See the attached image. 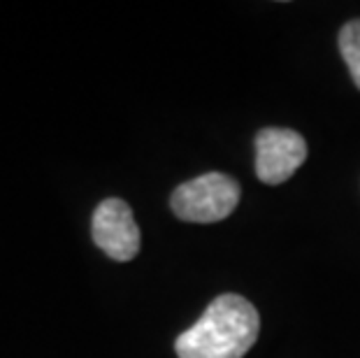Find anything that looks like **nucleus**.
I'll return each mask as SVG.
<instances>
[{
    "label": "nucleus",
    "instance_id": "obj_1",
    "mask_svg": "<svg viewBox=\"0 0 360 358\" xmlns=\"http://www.w3.org/2000/svg\"><path fill=\"white\" fill-rule=\"evenodd\" d=\"M260 317L247 298L224 293L184 331L174 349L179 358H242L256 345Z\"/></svg>",
    "mask_w": 360,
    "mask_h": 358
},
{
    "label": "nucleus",
    "instance_id": "obj_2",
    "mask_svg": "<svg viewBox=\"0 0 360 358\" xmlns=\"http://www.w3.org/2000/svg\"><path fill=\"white\" fill-rule=\"evenodd\" d=\"M240 203V184L224 172H207L184 181L170 198L172 212L191 224H214L231 217Z\"/></svg>",
    "mask_w": 360,
    "mask_h": 358
},
{
    "label": "nucleus",
    "instance_id": "obj_3",
    "mask_svg": "<svg viewBox=\"0 0 360 358\" xmlns=\"http://www.w3.org/2000/svg\"><path fill=\"white\" fill-rule=\"evenodd\" d=\"M307 161V142L290 128H263L256 135V174L265 184H281Z\"/></svg>",
    "mask_w": 360,
    "mask_h": 358
},
{
    "label": "nucleus",
    "instance_id": "obj_4",
    "mask_svg": "<svg viewBox=\"0 0 360 358\" xmlns=\"http://www.w3.org/2000/svg\"><path fill=\"white\" fill-rule=\"evenodd\" d=\"M94 242L114 261H130L140 251V228L133 210L121 198H107L94 212Z\"/></svg>",
    "mask_w": 360,
    "mask_h": 358
},
{
    "label": "nucleus",
    "instance_id": "obj_5",
    "mask_svg": "<svg viewBox=\"0 0 360 358\" xmlns=\"http://www.w3.org/2000/svg\"><path fill=\"white\" fill-rule=\"evenodd\" d=\"M340 51L347 60L354 84L360 89V19L349 21L340 30Z\"/></svg>",
    "mask_w": 360,
    "mask_h": 358
}]
</instances>
